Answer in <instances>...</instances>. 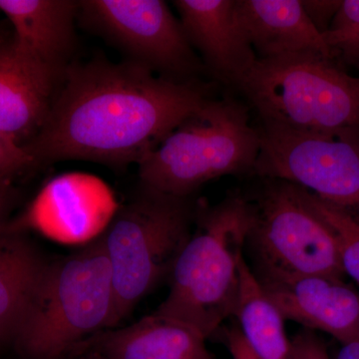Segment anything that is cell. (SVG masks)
Here are the masks:
<instances>
[{"mask_svg": "<svg viewBox=\"0 0 359 359\" xmlns=\"http://www.w3.org/2000/svg\"><path fill=\"white\" fill-rule=\"evenodd\" d=\"M216 82H176L133 62L70 65L50 112L23 146L36 167L83 160L109 167L139 162L212 98Z\"/></svg>", "mask_w": 359, "mask_h": 359, "instance_id": "6da1fadb", "label": "cell"}, {"mask_svg": "<svg viewBox=\"0 0 359 359\" xmlns=\"http://www.w3.org/2000/svg\"><path fill=\"white\" fill-rule=\"evenodd\" d=\"M115 325L114 285L100 236L47 262L13 339L28 359L71 358L86 340Z\"/></svg>", "mask_w": 359, "mask_h": 359, "instance_id": "7a4b0ae2", "label": "cell"}, {"mask_svg": "<svg viewBox=\"0 0 359 359\" xmlns=\"http://www.w3.org/2000/svg\"><path fill=\"white\" fill-rule=\"evenodd\" d=\"M249 198L231 193L198 204L192 235L175 262L170 292L155 313L182 321L209 339L233 316L249 233Z\"/></svg>", "mask_w": 359, "mask_h": 359, "instance_id": "3957f363", "label": "cell"}, {"mask_svg": "<svg viewBox=\"0 0 359 359\" xmlns=\"http://www.w3.org/2000/svg\"><path fill=\"white\" fill-rule=\"evenodd\" d=\"M261 149L249 108L235 99H211L138 163L143 188L190 198L212 180L254 172Z\"/></svg>", "mask_w": 359, "mask_h": 359, "instance_id": "277c9868", "label": "cell"}, {"mask_svg": "<svg viewBox=\"0 0 359 359\" xmlns=\"http://www.w3.org/2000/svg\"><path fill=\"white\" fill-rule=\"evenodd\" d=\"M198 204L141 187L101 235L112 273L117 325L171 275L195 226Z\"/></svg>", "mask_w": 359, "mask_h": 359, "instance_id": "5b68a950", "label": "cell"}, {"mask_svg": "<svg viewBox=\"0 0 359 359\" xmlns=\"http://www.w3.org/2000/svg\"><path fill=\"white\" fill-rule=\"evenodd\" d=\"M236 89L264 124L302 131L359 126V77L318 54L257 59Z\"/></svg>", "mask_w": 359, "mask_h": 359, "instance_id": "8992f818", "label": "cell"}, {"mask_svg": "<svg viewBox=\"0 0 359 359\" xmlns=\"http://www.w3.org/2000/svg\"><path fill=\"white\" fill-rule=\"evenodd\" d=\"M249 198L252 218L245 249L257 278L327 276L344 278L337 241L309 202L308 192L282 180L264 179Z\"/></svg>", "mask_w": 359, "mask_h": 359, "instance_id": "52a82bcc", "label": "cell"}, {"mask_svg": "<svg viewBox=\"0 0 359 359\" xmlns=\"http://www.w3.org/2000/svg\"><path fill=\"white\" fill-rule=\"evenodd\" d=\"M254 173L301 187L359 216V126L302 131L261 123Z\"/></svg>", "mask_w": 359, "mask_h": 359, "instance_id": "ba28073f", "label": "cell"}, {"mask_svg": "<svg viewBox=\"0 0 359 359\" xmlns=\"http://www.w3.org/2000/svg\"><path fill=\"white\" fill-rule=\"evenodd\" d=\"M79 18L127 53L130 62L161 77L188 82L207 73L181 22L162 0H84Z\"/></svg>", "mask_w": 359, "mask_h": 359, "instance_id": "9c48e42d", "label": "cell"}, {"mask_svg": "<svg viewBox=\"0 0 359 359\" xmlns=\"http://www.w3.org/2000/svg\"><path fill=\"white\" fill-rule=\"evenodd\" d=\"M117 211L114 196L102 181L66 174L48 182L0 231H33L59 244L86 245L102 235Z\"/></svg>", "mask_w": 359, "mask_h": 359, "instance_id": "30bf717a", "label": "cell"}, {"mask_svg": "<svg viewBox=\"0 0 359 359\" xmlns=\"http://www.w3.org/2000/svg\"><path fill=\"white\" fill-rule=\"evenodd\" d=\"M62 80L23 50L13 34L0 32V133L22 147L32 140Z\"/></svg>", "mask_w": 359, "mask_h": 359, "instance_id": "8fae6325", "label": "cell"}, {"mask_svg": "<svg viewBox=\"0 0 359 359\" xmlns=\"http://www.w3.org/2000/svg\"><path fill=\"white\" fill-rule=\"evenodd\" d=\"M257 278L285 320L301 323L306 330L325 332L340 344L359 335V292L341 278Z\"/></svg>", "mask_w": 359, "mask_h": 359, "instance_id": "7c38bea8", "label": "cell"}, {"mask_svg": "<svg viewBox=\"0 0 359 359\" xmlns=\"http://www.w3.org/2000/svg\"><path fill=\"white\" fill-rule=\"evenodd\" d=\"M174 4L207 73L236 88L257 60L238 21L236 0H177Z\"/></svg>", "mask_w": 359, "mask_h": 359, "instance_id": "4fadbf2b", "label": "cell"}, {"mask_svg": "<svg viewBox=\"0 0 359 359\" xmlns=\"http://www.w3.org/2000/svg\"><path fill=\"white\" fill-rule=\"evenodd\" d=\"M85 353L107 359H216L199 332L155 313L129 327L94 335L77 349L74 358Z\"/></svg>", "mask_w": 359, "mask_h": 359, "instance_id": "5bb4252c", "label": "cell"}, {"mask_svg": "<svg viewBox=\"0 0 359 359\" xmlns=\"http://www.w3.org/2000/svg\"><path fill=\"white\" fill-rule=\"evenodd\" d=\"M79 9L74 0H0L18 45L61 77L71 65Z\"/></svg>", "mask_w": 359, "mask_h": 359, "instance_id": "9a60e30c", "label": "cell"}, {"mask_svg": "<svg viewBox=\"0 0 359 359\" xmlns=\"http://www.w3.org/2000/svg\"><path fill=\"white\" fill-rule=\"evenodd\" d=\"M236 11L257 59L314 53L334 60L302 0H236Z\"/></svg>", "mask_w": 359, "mask_h": 359, "instance_id": "2e32d148", "label": "cell"}, {"mask_svg": "<svg viewBox=\"0 0 359 359\" xmlns=\"http://www.w3.org/2000/svg\"><path fill=\"white\" fill-rule=\"evenodd\" d=\"M47 262L25 233L0 231V340L13 339Z\"/></svg>", "mask_w": 359, "mask_h": 359, "instance_id": "e0dca14e", "label": "cell"}, {"mask_svg": "<svg viewBox=\"0 0 359 359\" xmlns=\"http://www.w3.org/2000/svg\"><path fill=\"white\" fill-rule=\"evenodd\" d=\"M233 316L237 318L238 330L257 358L290 359V341L285 334V318L245 259Z\"/></svg>", "mask_w": 359, "mask_h": 359, "instance_id": "ac0fdd59", "label": "cell"}, {"mask_svg": "<svg viewBox=\"0 0 359 359\" xmlns=\"http://www.w3.org/2000/svg\"><path fill=\"white\" fill-rule=\"evenodd\" d=\"M311 204L334 233L344 275L359 285V216L318 199L308 192Z\"/></svg>", "mask_w": 359, "mask_h": 359, "instance_id": "d6986e66", "label": "cell"}, {"mask_svg": "<svg viewBox=\"0 0 359 359\" xmlns=\"http://www.w3.org/2000/svg\"><path fill=\"white\" fill-rule=\"evenodd\" d=\"M323 39L332 58L359 71V0H344Z\"/></svg>", "mask_w": 359, "mask_h": 359, "instance_id": "ffe728a7", "label": "cell"}, {"mask_svg": "<svg viewBox=\"0 0 359 359\" xmlns=\"http://www.w3.org/2000/svg\"><path fill=\"white\" fill-rule=\"evenodd\" d=\"M36 168L34 160L22 146L0 133V182L13 183V180Z\"/></svg>", "mask_w": 359, "mask_h": 359, "instance_id": "44dd1931", "label": "cell"}, {"mask_svg": "<svg viewBox=\"0 0 359 359\" xmlns=\"http://www.w3.org/2000/svg\"><path fill=\"white\" fill-rule=\"evenodd\" d=\"M290 359H330L327 348L314 332L304 330L290 341Z\"/></svg>", "mask_w": 359, "mask_h": 359, "instance_id": "7402d4cb", "label": "cell"}, {"mask_svg": "<svg viewBox=\"0 0 359 359\" xmlns=\"http://www.w3.org/2000/svg\"><path fill=\"white\" fill-rule=\"evenodd\" d=\"M341 2V0H302L304 13L321 35L327 32Z\"/></svg>", "mask_w": 359, "mask_h": 359, "instance_id": "603a6c76", "label": "cell"}, {"mask_svg": "<svg viewBox=\"0 0 359 359\" xmlns=\"http://www.w3.org/2000/svg\"><path fill=\"white\" fill-rule=\"evenodd\" d=\"M226 344L233 359H259L250 351L238 328H231L226 334Z\"/></svg>", "mask_w": 359, "mask_h": 359, "instance_id": "cb8c5ba5", "label": "cell"}, {"mask_svg": "<svg viewBox=\"0 0 359 359\" xmlns=\"http://www.w3.org/2000/svg\"><path fill=\"white\" fill-rule=\"evenodd\" d=\"M18 199V194L13 183L0 182V228L8 221V216L13 211Z\"/></svg>", "mask_w": 359, "mask_h": 359, "instance_id": "d4e9b609", "label": "cell"}, {"mask_svg": "<svg viewBox=\"0 0 359 359\" xmlns=\"http://www.w3.org/2000/svg\"><path fill=\"white\" fill-rule=\"evenodd\" d=\"M340 344L337 359H359V335Z\"/></svg>", "mask_w": 359, "mask_h": 359, "instance_id": "484cf974", "label": "cell"}, {"mask_svg": "<svg viewBox=\"0 0 359 359\" xmlns=\"http://www.w3.org/2000/svg\"><path fill=\"white\" fill-rule=\"evenodd\" d=\"M78 359H107L96 353H85L78 356Z\"/></svg>", "mask_w": 359, "mask_h": 359, "instance_id": "4316f807", "label": "cell"}, {"mask_svg": "<svg viewBox=\"0 0 359 359\" xmlns=\"http://www.w3.org/2000/svg\"><path fill=\"white\" fill-rule=\"evenodd\" d=\"M0 32H2L1 30H0Z\"/></svg>", "mask_w": 359, "mask_h": 359, "instance_id": "83f0119b", "label": "cell"}]
</instances>
